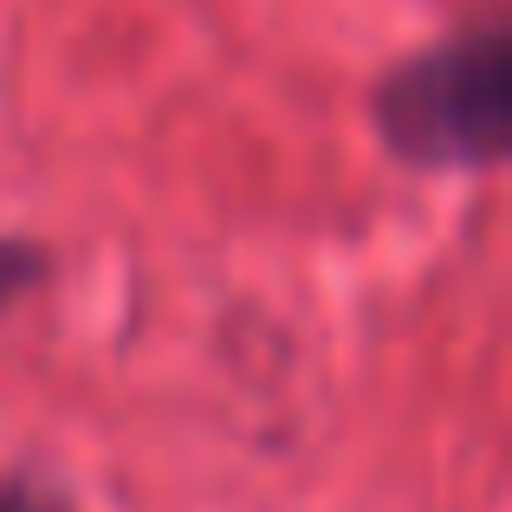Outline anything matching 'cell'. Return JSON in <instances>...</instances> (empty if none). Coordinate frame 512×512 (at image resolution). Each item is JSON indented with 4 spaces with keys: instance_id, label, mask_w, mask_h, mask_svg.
<instances>
[{
    "instance_id": "cell-1",
    "label": "cell",
    "mask_w": 512,
    "mask_h": 512,
    "mask_svg": "<svg viewBox=\"0 0 512 512\" xmlns=\"http://www.w3.org/2000/svg\"><path fill=\"white\" fill-rule=\"evenodd\" d=\"M370 124L402 169L487 175L512 150V33L506 13L448 26L402 52L370 91Z\"/></svg>"
},
{
    "instance_id": "cell-2",
    "label": "cell",
    "mask_w": 512,
    "mask_h": 512,
    "mask_svg": "<svg viewBox=\"0 0 512 512\" xmlns=\"http://www.w3.org/2000/svg\"><path fill=\"white\" fill-rule=\"evenodd\" d=\"M46 273H52L46 247H33V240H20V234H0V312L33 299V292L46 286Z\"/></svg>"
},
{
    "instance_id": "cell-3",
    "label": "cell",
    "mask_w": 512,
    "mask_h": 512,
    "mask_svg": "<svg viewBox=\"0 0 512 512\" xmlns=\"http://www.w3.org/2000/svg\"><path fill=\"white\" fill-rule=\"evenodd\" d=\"M0 512H59L46 500V493L33 487V480H20V474H0Z\"/></svg>"
}]
</instances>
